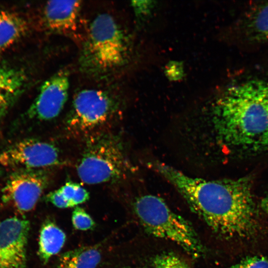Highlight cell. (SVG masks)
I'll use <instances>...</instances> for the list:
<instances>
[{
  "label": "cell",
  "instance_id": "6da1fadb",
  "mask_svg": "<svg viewBox=\"0 0 268 268\" xmlns=\"http://www.w3.org/2000/svg\"><path fill=\"white\" fill-rule=\"evenodd\" d=\"M152 166L217 235L245 238L255 232L257 212L249 179L207 180L158 161L152 162Z\"/></svg>",
  "mask_w": 268,
  "mask_h": 268
},
{
  "label": "cell",
  "instance_id": "7a4b0ae2",
  "mask_svg": "<svg viewBox=\"0 0 268 268\" xmlns=\"http://www.w3.org/2000/svg\"><path fill=\"white\" fill-rule=\"evenodd\" d=\"M212 125L227 147L268 148V80L254 79L229 87L216 102Z\"/></svg>",
  "mask_w": 268,
  "mask_h": 268
},
{
  "label": "cell",
  "instance_id": "3957f363",
  "mask_svg": "<svg viewBox=\"0 0 268 268\" xmlns=\"http://www.w3.org/2000/svg\"><path fill=\"white\" fill-rule=\"evenodd\" d=\"M134 208L149 233L174 243L194 258L201 255L202 247L192 227L162 199L153 195L141 196L136 199Z\"/></svg>",
  "mask_w": 268,
  "mask_h": 268
},
{
  "label": "cell",
  "instance_id": "277c9868",
  "mask_svg": "<svg viewBox=\"0 0 268 268\" xmlns=\"http://www.w3.org/2000/svg\"><path fill=\"white\" fill-rule=\"evenodd\" d=\"M128 167L119 139L113 135L102 134L88 139L76 171L83 182L94 185L119 180L125 175Z\"/></svg>",
  "mask_w": 268,
  "mask_h": 268
},
{
  "label": "cell",
  "instance_id": "5b68a950",
  "mask_svg": "<svg viewBox=\"0 0 268 268\" xmlns=\"http://www.w3.org/2000/svg\"><path fill=\"white\" fill-rule=\"evenodd\" d=\"M126 50L124 34L114 18L107 13L98 15L89 27L85 65L96 70H109L123 62Z\"/></svg>",
  "mask_w": 268,
  "mask_h": 268
},
{
  "label": "cell",
  "instance_id": "8992f818",
  "mask_svg": "<svg viewBox=\"0 0 268 268\" xmlns=\"http://www.w3.org/2000/svg\"><path fill=\"white\" fill-rule=\"evenodd\" d=\"M115 107L113 99L105 92L95 89L82 90L74 97L67 125L74 132H88L109 121Z\"/></svg>",
  "mask_w": 268,
  "mask_h": 268
},
{
  "label": "cell",
  "instance_id": "52a82bcc",
  "mask_svg": "<svg viewBox=\"0 0 268 268\" xmlns=\"http://www.w3.org/2000/svg\"><path fill=\"white\" fill-rule=\"evenodd\" d=\"M49 182V175L42 169H16L2 189V199L19 212H29L36 206Z\"/></svg>",
  "mask_w": 268,
  "mask_h": 268
},
{
  "label": "cell",
  "instance_id": "ba28073f",
  "mask_svg": "<svg viewBox=\"0 0 268 268\" xmlns=\"http://www.w3.org/2000/svg\"><path fill=\"white\" fill-rule=\"evenodd\" d=\"M0 163L16 169H42L63 163L55 144L29 138L19 140L3 151L0 154Z\"/></svg>",
  "mask_w": 268,
  "mask_h": 268
},
{
  "label": "cell",
  "instance_id": "9c48e42d",
  "mask_svg": "<svg viewBox=\"0 0 268 268\" xmlns=\"http://www.w3.org/2000/svg\"><path fill=\"white\" fill-rule=\"evenodd\" d=\"M29 221L11 217L0 222V268H25Z\"/></svg>",
  "mask_w": 268,
  "mask_h": 268
},
{
  "label": "cell",
  "instance_id": "30bf717a",
  "mask_svg": "<svg viewBox=\"0 0 268 268\" xmlns=\"http://www.w3.org/2000/svg\"><path fill=\"white\" fill-rule=\"evenodd\" d=\"M69 87L67 72L55 73L42 84L37 97L27 111V116L41 121L56 118L67 100Z\"/></svg>",
  "mask_w": 268,
  "mask_h": 268
},
{
  "label": "cell",
  "instance_id": "8fae6325",
  "mask_svg": "<svg viewBox=\"0 0 268 268\" xmlns=\"http://www.w3.org/2000/svg\"><path fill=\"white\" fill-rule=\"evenodd\" d=\"M79 0H52L44 6L43 19L50 30L62 33L75 30L81 6Z\"/></svg>",
  "mask_w": 268,
  "mask_h": 268
},
{
  "label": "cell",
  "instance_id": "7c38bea8",
  "mask_svg": "<svg viewBox=\"0 0 268 268\" xmlns=\"http://www.w3.org/2000/svg\"><path fill=\"white\" fill-rule=\"evenodd\" d=\"M26 83L22 70L0 60V117L22 94Z\"/></svg>",
  "mask_w": 268,
  "mask_h": 268
},
{
  "label": "cell",
  "instance_id": "4fadbf2b",
  "mask_svg": "<svg viewBox=\"0 0 268 268\" xmlns=\"http://www.w3.org/2000/svg\"><path fill=\"white\" fill-rule=\"evenodd\" d=\"M66 240V234L53 220H45L40 229L38 242V255L42 262L46 264L59 253Z\"/></svg>",
  "mask_w": 268,
  "mask_h": 268
},
{
  "label": "cell",
  "instance_id": "5bb4252c",
  "mask_svg": "<svg viewBox=\"0 0 268 268\" xmlns=\"http://www.w3.org/2000/svg\"><path fill=\"white\" fill-rule=\"evenodd\" d=\"M27 25L24 19L17 13L0 11V50L15 44L25 35Z\"/></svg>",
  "mask_w": 268,
  "mask_h": 268
},
{
  "label": "cell",
  "instance_id": "9a60e30c",
  "mask_svg": "<svg viewBox=\"0 0 268 268\" xmlns=\"http://www.w3.org/2000/svg\"><path fill=\"white\" fill-rule=\"evenodd\" d=\"M101 259L97 246L83 247L63 254L57 268H95Z\"/></svg>",
  "mask_w": 268,
  "mask_h": 268
},
{
  "label": "cell",
  "instance_id": "2e32d148",
  "mask_svg": "<svg viewBox=\"0 0 268 268\" xmlns=\"http://www.w3.org/2000/svg\"><path fill=\"white\" fill-rule=\"evenodd\" d=\"M247 23L253 39L268 42V2L258 5L251 12Z\"/></svg>",
  "mask_w": 268,
  "mask_h": 268
},
{
  "label": "cell",
  "instance_id": "e0dca14e",
  "mask_svg": "<svg viewBox=\"0 0 268 268\" xmlns=\"http://www.w3.org/2000/svg\"><path fill=\"white\" fill-rule=\"evenodd\" d=\"M58 190L71 207L85 202L89 199V194L85 188L70 181L67 182Z\"/></svg>",
  "mask_w": 268,
  "mask_h": 268
},
{
  "label": "cell",
  "instance_id": "ac0fdd59",
  "mask_svg": "<svg viewBox=\"0 0 268 268\" xmlns=\"http://www.w3.org/2000/svg\"><path fill=\"white\" fill-rule=\"evenodd\" d=\"M71 222L76 230L86 231L93 229L95 223L91 216L82 208L76 206L72 213Z\"/></svg>",
  "mask_w": 268,
  "mask_h": 268
},
{
  "label": "cell",
  "instance_id": "d6986e66",
  "mask_svg": "<svg viewBox=\"0 0 268 268\" xmlns=\"http://www.w3.org/2000/svg\"><path fill=\"white\" fill-rule=\"evenodd\" d=\"M151 268H190L183 260L172 254H165L156 257Z\"/></svg>",
  "mask_w": 268,
  "mask_h": 268
},
{
  "label": "cell",
  "instance_id": "ffe728a7",
  "mask_svg": "<svg viewBox=\"0 0 268 268\" xmlns=\"http://www.w3.org/2000/svg\"><path fill=\"white\" fill-rule=\"evenodd\" d=\"M229 268H268V259L260 255L249 256Z\"/></svg>",
  "mask_w": 268,
  "mask_h": 268
},
{
  "label": "cell",
  "instance_id": "44dd1931",
  "mask_svg": "<svg viewBox=\"0 0 268 268\" xmlns=\"http://www.w3.org/2000/svg\"><path fill=\"white\" fill-rule=\"evenodd\" d=\"M47 201L60 208L71 207L70 204L64 198L59 190L49 193L46 196Z\"/></svg>",
  "mask_w": 268,
  "mask_h": 268
},
{
  "label": "cell",
  "instance_id": "7402d4cb",
  "mask_svg": "<svg viewBox=\"0 0 268 268\" xmlns=\"http://www.w3.org/2000/svg\"><path fill=\"white\" fill-rule=\"evenodd\" d=\"M261 206L263 210L268 215V195L262 199Z\"/></svg>",
  "mask_w": 268,
  "mask_h": 268
},
{
  "label": "cell",
  "instance_id": "603a6c76",
  "mask_svg": "<svg viewBox=\"0 0 268 268\" xmlns=\"http://www.w3.org/2000/svg\"><path fill=\"white\" fill-rule=\"evenodd\" d=\"M1 173H2L1 170L0 168V175L1 174Z\"/></svg>",
  "mask_w": 268,
  "mask_h": 268
}]
</instances>
